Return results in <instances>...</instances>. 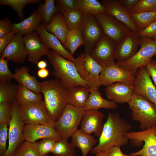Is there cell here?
<instances>
[{
	"label": "cell",
	"mask_w": 156,
	"mask_h": 156,
	"mask_svg": "<svg viewBox=\"0 0 156 156\" xmlns=\"http://www.w3.org/2000/svg\"><path fill=\"white\" fill-rule=\"evenodd\" d=\"M131 125L121 118L117 113H109L103 124L98 145L90 151L95 154L99 151H105L111 147L127 145L129 140L126 134L131 131Z\"/></svg>",
	"instance_id": "obj_1"
},
{
	"label": "cell",
	"mask_w": 156,
	"mask_h": 156,
	"mask_svg": "<svg viewBox=\"0 0 156 156\" xmlns=\"http://www.w3.org/2000/svg\"><path fill=\"white\" fill-rule=\"evenodd\" d=\"M39 84L48 115L55 122L67 104L66 88L61 80L56 79L39 82Z\"/></svg>",
	"instance_id": "obj_2"
},
{
	"label": "cell",
	"mask_w": 156,
	"mask_h": 156,
	"mask_svg": "<svg viewBox=\"0 0 156 156\" xmlns=\"http://www.w3.org/2000/svg\"><path fill=\"white\" fill-rule=\"evenodd\" d=\"M47 56L53 68L52 74L56 79L61 80L66 88L77 85L88 86L79 76L73 62L52 50H50Z\"/></svg>",
	"instance_id": "obj_3"
},
{
	"label": "cell",
	"mask_w": 156,
	"mask_h": 156,
	"mask_svg": "<svg viewBox=\"0 0 156 156\" xmlns=\"http://www.w3.org/2000/svg\"><path fill=\"white\" fill-rule=\"evenodd\" d=\"M133 120L139 122L143 130L156 126V107L144 97L133 93L128 103Z\"/></svg>",
	"instance_id": "obj_4"
},
{
	"label": "cell",
	"mask_w": 156,
	"mask_h": 156,
	"mask_svg": "<svg viewBox=\"0 0 156 156\" xmlns=\"http://www.w3.org/2000/svg\"><path fill=\"white\" fill-rule=\"evenodd\" d=\"M86 111L84 108L66 105L55 124V128L61 138L67 139L78 130Z\"/></svg>",
	"instance_id": "obj_5"
},
{
	"label": "cell",
	"mask_w": 156,
	"mask_h": 156,
	"mask_svg": "<svg viewBox=\"0 0 156 156\" xmlns=\"http://www.w3.org/2000/svg\"><path fill=\"white\" fill-rule=\"evenodd\" d=\"M73 62L81 78L89 87L99 89L101 86L99 75L103 67L90 55L85 53L81 54Z\"/></svg>",
	"instance_id": "obj_6"
},
{
	"label": "cell",
	"mask_w": 156,
	"mask_h": 156,
	"mask_svg": "<svg viewBox=\"0 0 156 156\" xmlns=\"http://www.w3.org/2000/svg\"><path fill=\"white\" fill-rule=\"evenodd\" d=\"M140 48L135 55L129 60L116 62L118 66L137 73L140 68L146 66L156 55V40L148 38L140 37Z\"/></svg>",
	"instance_id": "obj_7"
},
{
	"label": "cell",
	"mask_w": 156,
	"mask_h": 156,
	"mask_svg": "<svg viewBox=\"0 0 156 156\" xmlns=\"http://www.w3.org/2000/svg\"><path fill=\"white\" fill-rule=\"evenodd\" d=\"M24 124L21 116L19 105L15 101L12 104V117L8 131V146L2 156H15L16 151L25 140L23 132Z\"/></svg>",
	"instance_id": "obj_8"
},
{
	"label": "cell",
	"mask_w": 156,
	"mask_h": 156,
	"mask_svg": "<svg viewBox=\"0 0 156 156\" xmlns=\"http://www.w3.org/2000/svg\"><path fill=\"white\" fill-rule=\"evenodd\" d=\"M126 136L135 147L144 144L142 149L129 156H156V126L141 131H131Z\"/></svg>",
	"instance_id": "obj_9"
},
{
	"label": "cell",
	"mask_w": 156,
	"mask_h": 156,
	"mask_svg": "<svg viewBox=\"0 0 156 156\" xmlns=\"http://www.w3.org/2000/svg\"><path fill=\"white\" fill-rule=\"evenodd\" d=\"M21 118L25 125L55 123L49 117L44 103L18 105Z\"/></svg>",
	"instance_id": "obj_10"
},
{
	"label": "cell",
	"mask_w": 156,
	"mask_h": 156,
	"mask_svg": "<svg viewBox=\"0 0 156 156\" xmlns=\"http://www.w3.org/2000/svg\"><path fill=\"white\" fill-rule=\"evenodd\" d=\"M80 28L84 39L85 53L90 55L95 45L104 34L103 30L95 16L90 14H85Z\"/></svg>",
	"instance_id": "obj_11"
},
{
	"label": "cell",
	"mask_w": 156,
	"mask_h": 156,
	"mask_svg": "<svg viewBox=\"0 0 156 156\" xmlns=\"http://www.w3.org/2000/svg\"><path fill=\"white\" fill-rule=\"evenodd\" d=\"M116 43L103 34L95 45L90 55L103 67L115 64Z\"/></svg>",
	"instance_id": "obj_12"
},
{
	"label": "cell",
	"mask_w": 156,
	"mask_h": 156,
	"mask_svg": "<svg viewBox=\"0 0 156 156\" xmlns=\"http://www.w3.org/2000/svg\"><path fill=\"white\" fill-rule=\"evenodd\" d=\"M136 73L124 69L116 63L108 67H103L99 75L101 86H107L118 82L133 85Z\"/></svg>",
	"instance_id": "obj_13"
},
{
	"label": "cell",
	"mask_w": 156,
	"mask_h": 156,
	"mask_svg": "<svg viewBox=\"0 0 156 156\" xmlns=\"http://www.w3.org/2000/svg\"><path fill=\"white\" fill-rule=\"evenodd\" d=\"M95 16L104 34L116 44L126 34L131 31L125 24L105 13Z\"/></svg>",
	"instance_id": "obj_14"
},
{
	"label": "cell",
	"mask_w": 156,
	"mask_h": 156,
	"mask_svg": "<svg viewBox=\"0 0 156 156\" xmlns=\"http://www.w3.org/2000/svg\"><path fill=\"white\" fill-rule=\"evenodd\" d=\"M140 43L138 33L129 31L116 44L115 57L117 62H125L132 57L138 51Z\"/></svg>",
	"instance_id": "obj_15"
},
{
	"label": "cell",
	"mask_w": 156,
	"mask_h": 156,
	"mask_svg": "<svg viewBox=\"0 0 156 156\" xmlns=\"http://www.w3.org/2000/svg\"><path fill=\"white\" fill-rule=\"evenodd\" d=\"M138 70L133 84L134 93L144 97L156 107V88L147 71L146 66L141 67Z\"/></svg>",
	"instance_id": "obj_16"
},
{
	"label": "cell",
	"mask_w": 156,
	"mask_h": 156,
	"mask_svg": "<svg viewBox=\"0 0 156 156\" xmlns=\"http://www.w3.org/2000/svg\"><path fill=\"white\" fill-rule=\"evenodd\" d=\"M55 124L25 125L23 132L25 141L34 142L46 138H53L56 141L60 140L61 138L55 128Z\"/></svg>",
	"instance_id": "obj_17"
},
{
	"label": "cell",
	"mask_w": 156,
	"mask_h": 156,
	"mask_svg": "<svg viewBox=\"0 0 156 156\" xmlns=\"http://www.w3.org/2000/svg\"><path fill=\"white\" fill-rule=\"evenodd\" d=\"M23 39L27 60L32 64H37L42 57L49 53L50 50L42 42L36 32L24 36Z\"/></svg>",
	"instance_id": "obj_18"
},
{
	"label": "cell",
	"mask_w": 156,
	"mask_h": 156,
	"mask_svg": "<svg viewBox=\"0 0 156 156\" xmlns=\"http://www.w3.org/2000/svg\"><path fill=\"white\" fill-rule=\"evenodd\" d=\"M102 3L105 13L111 16L127 26L132 31L138 33V30L129 11L118 0H103Z\"/></svg>",
	"instance_id": "obj_19"
},
{
	"label": "cell",
	"mask_w": 156,
	"mask_h": 156,
	"mask_svg": "<svg viewBox=\"0 0 156 156\" xmlns=\"http://www.w3.org/2000/svg\"><path fill=\"white\" fill-rule=\"evenodd\" d=\"M23 36L20 33L16 34L0 57L14 63H24L27 53L25 47Z\"/></svg>",
	"instance_id": "obj_20"
},
{
	"label": "cell",
	"mask_w": 156,
	"mask_h": 156,
	"mask_svg": "<svg viewBox=\"0 0 156 156\" xmlns=\"http://www.w3.org/2000/svg\"><path fill=\"white\" fill-rule=\"evenodd\" d=\"M36 31L42 42L49 49H51L65 58L74 61L75 58L65 48L55 36L46 30L44 23L42 22L37 27Z\"/></svg>",
	"instance_id": "obj_21"
},
{
	"label": "cell",
	"mask_w": 156,
	"mask_h": 156,
	"mask_svg": "<svg viewBox=\"0 0 156 156\" xmlns=\"http://www.w3.org/2000/svg\"><path fill=\"white\" fill-rule=\"evenodd\" d=\"M104 114L98 110H86L81 123L79 129L89 135L94 133L99 137L103 128V120Z\"/></svg>",
	"instance_id": "obj_22"
},
{
	"label": "cell",
	"mask_w": 156,
	"mask_h": 156,
	"mask_svg": "<svg viewBox=\"0 0 156 156\" xmlns=\"http://www.w3.org/2000/svg\"><path fill=\"white\" fill-rule=\"evenodd\" d=\"M133 85L116 82L106 86L105 93L110 101L118 103H128L134 93Z\"/></svg>",
	"instance_id": "obj_23"
},
{
	"label": "cell",
	"mask_w": 156,
	"mask_h": 156,
	"mask_svg": "<svg viewBox=\"0 0 156 156\" xmlns=\"http://www.w3.org/2000/svg\"><path fill=\"white\" fill-rule=\"evenodd\" d=\"M98 89L90 87V93L84 109L86 110H98L101 108L114 109L117 108L118 105L112 101L106 100L101 96Z\"/></svg>",
	"instance_id": "obj_24"
},
{
	"label": "cell",
	"mask_w": 156,
	"mask_h": 156,
	"mask_svg": "<svg viewBox=\"0 0 156 156\" xmlns=\"http://www.w3.org/2000/svg\"><path fill=\"white\" fill-rule=\"evenodd\" d=\"M66 89L67 104L84 108L90 94V87L77 85Z\"/></svg>",
	"instance_id": "obj_25"
},
{
	"label": "cell",
	"mask_w": 156,
	"mask_h": 156,
	"mask_svg": "<svg viewBox=\"0 0 156 156\" xmlns=\"http://www.w3.org/2000/svg\"><path fill=\"white\" fill-rule=\"evenodd\" d=\"M46 30L55 36L65 48L66 39L69 30L64 20L62 14L57 12L53 16L50 23L45 25Z\"/></svg>",
	"instance_id": "obj_26"
},
{
	"label": "cell",
	"mask_w": 156,
	"mask_h": 156,
	"mask_svg": "<svg viewBox=\"0 0 156 156\" xmlns=\"http://www.w3.org/2000/svg\"><path fill=\"white\" fill-rule=\"evenodd\" d=\"M71 143L75 148L80 149L82 156H87L88 153L98 142L91 135L85 133L78 129L72 136Z\"/></svg>",
	"instance_id": "obj_27"
},
{
	"label": "cell",
	"mask_w": 156,
	"mask_h": 156,
	"mask_svg": "<svg viewBox=\"0 0 156 156\" xmlns=\"http://www.w3.org/2000/svg\"><path fill=\"white\" fill-rule=\"evenodd\" d=\"M29 69L25 66L17 68L14 73V79L19 83L31 90L40 94L39 82L38 81L35 76H32L29 74Z\"/></svg>",
	"instance_id": "obj_28"
},
{
	"label": "cell",
	"mask_w": 156,
	"mask_h": 156,
	"mask_svg": "<svg viewBox=\"0 0 156 156\" xmlns=\"http://www.w3.org/2000/svg\"><path fill=\"white\" fill-rule=\"evenodd\" d=\"M42 22L40 16L37 10L26 19L18 23H13L12 31L15 33H20L23 36L27 35L36 30L37 27Z\"/></svg>",
	"instance_id": "obj_29"
},
{
	"label": "cell",
	"mask_w": 156,
	"mask_h": 156,
	"mask_svg": "<svg viewBox=\"0 0 156 156\" xmlns=\"http://www.w3.org/2000/svg\"><path fill=\"white\" fill-rule=\"evenodd\" d=\"M62 14L67 26L70 31L80 27L86 14L80 10L76 8L66 11Z\"/></svg>",
	"instance_id": "obj_30"
},
{
	"label": "cell",
	"mask_w": 156,
	"mask_h": 156,
	"mask_svg": "<svg viewBox=\"0 0 156 156\" xmlns=\"http://www.w3.org/2000/svg\"><path fill=\"white\" fill-rule=\"evenodd\" d=\"M77 8L85 14L94 16L105 13V8L97 0H75Z\"/></svg>",
	"instance_id": "obj_31"
},
{
	"label": "cell",
	"mask_w": 156,
	"mask_h": 156,
	"mask_svg": "<svg viewBox=\"0 0 156 156\" xmlns=\"http://www.w3.org/2000/svg\"><path fill=\"white\" fill-rule=\"evenodd\" d=\"M42 101L41 94L35 92L19 83L15 101L18 105L37 103Z\"/></svg>",
	"instance_id": "obj_32"
},
{
	"label": "cell",
	"mask_w": 156,
	"mask_h": 156,
	"mask_svg": "<svg viewBox=\"0 0 156 156\" xmlns=\"http://www.w3.org/2000/svg\"><path fill=\"white\" fill-rule=\"evenodd\" d=\"M84 45L83 35L80 28L69 31L66 37V49L73 55L80 46Z\"/></svg>",
	"instance_id": "obj_33"
},
{
	"label": "cell",
	"mask_w": 156,
	"mask_h": 156,
	"mask_svg": "<svg viewBox=\"0 0 156 156\" xmlns=\"http://www.w3.org/2000/svg\"><path fill=\"white\" fill-rule=\"evenodd\" d=\"M18 85L10 82H0V103H12L15 101Z\"/></svg>",
	"instance_id": "obj_34"
},
{
	"label": "cell",
	"mask_w": 156,
	"mask_h": 156,
	"mask_svg": "<svg viewBox=\"0 0 156 156\" xmlns=\"http://www.w3.org/2000/svg\"><path fill=\"white\" fill-rule=\"evenodd\" d=\"M44 3L40 4L36 10L42 20V22L45 25L50 22L53 16L57 12L54 0H45Z\"/></svg>",
	"instance_id": "obj_35"
},
{
	"label": "cell",
	"mask_w": 156,
	"mask_h": 156,
	"mask_svg": "<svg viewBox=\"0 0 156 156\" xmlns=\"http://www.w3.org/2000/svg\"><path fill=\"white\" fill-rule=\"evenodd\" d=\"M130 14L138 31L156 20V10Z\"/></svg>",
	"instance_id": "obj_36"
},
{
	"label": "cell",
	"mask_w": 156,
	"mask_h": 156,
	"mask_svg": "<svg viewBox=\"0 0 156 156\" xmlns=\"http://www.w3.org/2000/svg\"><path fill=\"white\" fill-rule=\"evenodd\" d=\"M51 153L55 156H77L75 148L66 139L56 141Z\"/></svg>",
	"instance_id": "obj_37"
},
{
	"label": "cell",
	"mask_w": 156,
	"mask_h": 156,
	"mask_svg": "<svg viewBox=\"0 0 156 156\" xmlns=\"http://www.w3.org/2000/svg\"><path fill=\"white\" fill-rule=\"evenodd\" d=\"M40 0H0V5H7L15 11L19 19L22 21L24 18L23 10L25 5L29 4L40 3Z\"/></svg>",
	"instance_id": "obj_38"
},
{
	"label": "cell",
	"mask_w": 156,
	"mask_h": 156,
	"mask_svg": "<svg viewBox=\"0 0 156 156\" xmlns=\"http://www.w3.org/2000/svg\"><path fill=\"white\" fill-rule=\"evenodd\" d=\"M38 142H24L16 151L15 156H47L43 155L38 147Z\"/></svg>",
	"instance_id": "obj_39"
},
{
	"label": "cell",
	"mask_w": 156,
	"mask_h": 156,
	"mask_svg": "<svg viewBox=\"0 0 156 156\" xmlns=\"http://www.w3.org/2000/svg\"><path fill=\"white\" fill-rule=\"evenodd\" d=\"M156 10V0H139L129 12L139 13Z\"/></svg>",
	"instance_id": "obj_40"
},
{
	"label": "cell",
	"mask_w": 156,
	"mask_h": 156,
	"mask_svg": "<svg viewBox=\"0 0 156 156\" xmlns=\"http://www.w3.org/2000/svg\"><path fill=\"white\" fill-rule=\"evenodd\" d=\"M8 61L1 57L0 58V82H10L14 79V74L11 72L8 67Z\"/></svg>",
	"instance_id": "obj_41"
},
{
	"label": "cell",
	"mask_w": 156,
	"mask_h": 156,
	"mask_svg": "<svg viewBox=\"0 0 156 156\" xmlns=\"http://www.w3.org/2000/svg\"><path fill=\"white\" fill-rule=\"evenodd\" d=\"M12 104L11 103H0V125H9L12 117Z\"/></svg>",
	"instance_id": "obj_42"
},
{
	"label": "cell",
	"mask_w": 156,
	"mask_h": 156,
	"mask_svg": "<svg viewBox=\"0 0 156 156\" xmlns=\"http://www.w3.org/2000/svg\"><path fill=\"white\" fill-rule=\"evenodd\" d=\"M56 141L51 138L43 139L38 143V147L40 153L43 155H47L53 151Z\"/></svg>",
	"instance_id": "obj_43"
},
{
	"label": "cell",
	"mask_w": 156,
	"mask_h": 156,
	"mask_svg": "<svg viewBox=\"0 0 156 156\" xmlns=\"http://www.w3.org/2000/svg\"><path fill=\"white\" fill-rule=\"evenodd\" d=\"M138 33L140 37L148 38L156 40V20L139 31Z\"/></svg>",
	"instance_id": "obj_44"
},
{
	"label": "cell",
	"mask_w": 156,
	"mask_h": 156,
	"mask_svg": "<svg viewBox=\"0 0 156 156\" xmlns=\"http://www.w3.org/2000/svg\"><path fill=\"white\" fill-rule=\"evenodd\" d=\"M57 12L62 14L64 12L77 8L75 0H55Z\"/></svg>",
	"instance_id": "obj_45"
},
{
	"label": "cell",
	"mask_w": 156,
	"mask_h": 156,
	"mask_svg": "<svg viewBox=\"0 0 156 156\" xmlns=\"http://www.w3.org/2000/svg\"><path fill=\"white\" fill-rule=\"evenodd\" d=\"M6 124L0 125V155L2 156L6 152V141L8 129Z\"/></svg>",
	"instance_id": "obj_46"
},
{
	"label": "cell",
	"mask_w": 156,
	"mask_h": 156,
	"mask_svg": "<svg viewBox=\"0 0 156 156\" xmlns=\"http://www.w3.org/2000/svg\"><path fill=\"white\" fill-rule=\"evenodd\" d=\"M13 23L8 17L0 20V38L12 30Z\"/></svg>",
	"instance_id": "obj_47"
},
{
	"label": "cell",
	"mask_w": 156,
	"mask_h": 156,
	"mask_svg": "<svg viewBox=\"0 0 156 156\" xmlns=\"http://www.w3.org/2000/svg\"><path fill=\"white\" fill-rule=\"evenodd\" d=\"M16 34L12 31L0 38V56L5 48L11 42Z\"/></svg>",
	"instance_id": "obj_48"
},
{
	"label": "cell",
	"mask_w": 156,
	"mask_h": 156,
	"mask_svg": "<svg viewBox=\"0 0 156 156\" xmlns=\"http://www.w3.org/2000/svg\"><path fill=\"white\" fill-rule=\"evenodd\" d=\"M146 67L148 74L156 86V60L151 59Z\"/></svg>",
	"instance_id": "obj_49"
},
{
	"label": "cell",
	"mask_w": 156,
	"mask_h": 156,
	"mask_svg": "<svg viewBox=\"0 0 156 156\" xmlns=\"http://www.w3.org/2000/svg\"><path fill=\"white\" fill-rule=\"evenodd\" d=\"M106 156H129L121 151L120 147L115 146L105 151Z\"/></svg>",
	"instance_id": "obj_50"
},
{
	"label": "cell",
	"mask_w": 156,
	"mask_h": 156,
	"mask_svg": "<svg viewBox=\"0 0 156 156\" xmlns=\"http://www.w3.org/2000/svg\"><path fill=\"white\" fill-rule=\"evenodd\" d=\"M121 4L129 11L139 1V0H119Z\"/></svg>",
	"instance_id": "obj_51"
},
{
	"label": "cell",
	"mask_w": 156,
	"mask_h": 156,
	"mask_svg": "<svg viewBox=\"0 0 156 156\" xmlns=\"http://www.w3.org/2000/svg\"><path fill=\"white\" fill-rule=\"evenodd\" d=\"M49 72L47 68L39 69L37 71V75L40 78L44 79L47 77L49 75Z\"/></svg>",
	"instance_id": "obj_52"
},
{
	"label": "cell",
	"mask_w": 156,
	"mask_h": 156,
	"mask_svg": "<svg viewBox=\"0 0 156 156\" xmlns=\"http://www.w3.org/2000/svg\"><path fill=\"white\" fill-rule=\"evenodd\" d=\"M47 65V62L43 60L39 61L37 64V67L39 69L46 68Z\"/></svg>",
	"instance_id": "obj_53"
},
{
	"label": "cell",
	"mask_w": 156,
	"mask_h": 156,
	"mask_svg": "<svg viewBox=\"0 0 156 156\" xmlns=\"http://www.w3.org/2000/svg\"><path fill=\"white\" fill-rule=\"evenodd\" d=\"M95 155V156H106L105 151L97 152Z\"/></svg>",
	"instance_id": "obj_54"
},
{
	"label": "cell",
	"mask_w": 156,
	"mask_h": 156,
	"mask_svg": "<svg viewBox=\"0 0 156 156\" xmlns=\"http://www.w3.org/2000/svg\"><path fill=\"white\" fill-rule=\"evenodd\" d=\"M155 59L156 60V55L155 56Z\"/></svg>",
	"instance_id": "obj_55"
}]
</instances>
